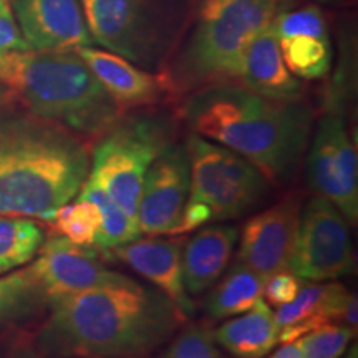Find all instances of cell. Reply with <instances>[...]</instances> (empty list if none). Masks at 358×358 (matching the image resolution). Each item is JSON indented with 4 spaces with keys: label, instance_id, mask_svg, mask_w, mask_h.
Returning a JSON list of instances; mask_svg holds the SVG:
<instances>
[{
    "label": "cell",
    "instance_id": "cell-18",
    "mask_svg": "<svg viewBox=\"0 0 358 358\" xmlns=\"http://www.w3.org/2000/svg\"><path fill=\"white\" fill-rule=\"evenodd\" d=\"M271 25V24H268ZM237 83L272 100H302L303 83L285 66L271 27L261 30L245 45Z\"/></svg>",
    "mask_w": 358,
    "mask_h": 358
},
{
    "label": "cell",
    "instance_id": "cell-24",
    "mask_svg": "<svg viewBox=\"0 0 358 358\" xmlns=\"http://www.w3.org/2000/svg\"><path fill=\"white\" fill-rule=\"evenodd\" d=\"M282 58L290 73L299 80L324 78L332 66V42L312 35L277 38Z\"/></svg>",
    "mask_w": 358,
    "mask_h": 358
},
{
    "label": "cell",
    "instance_id": "cell-9",
    "mask_svg": "<svg viewBox=\"0 0 358 358\" xmlns=\"http://www.w3.org/2000/svg\"><path fill=\"white\" fill-rule=\"evenodd\" d=\"M337 87L308 143L306 179L313 194L330 201L350 226L358 221V158Z\"/></svg>",
    "mask_w": 358,
    "mask_h": 358
},
{
    "label": "cell",
    "instance_id": "cell-29",
    "mask_svg": "<svg viewBox=\"0 0 358 358\" xmlns=\"http://www.w3.org/2000/svg\"><path fill=\"white\" fill-rule=\"evenodd\" d=\"M163 358H229L224 355L214 338L213 329L204 324H191L169 340Z\"/></svg>",
    "mask_w": 358,
    "mask_h": 358
},
{
    "label": "cell",
    "instance_id": "cell-12",
    "mask_svg": "<svg viewBox=\"0 0 358 358\" xmlns=\"http://www.w3.org/2000/svg\"><path fill=\"white\" fill-rule=\"evenodd\" d=\"M191 168L185 143L173 141L148 169L136 206L145 236H171L189 198Z\"/></svg>",
    "mask_w": 358,
    "mask_h": 358
},
{
    "label": "cell",
    "instance_id": "cell-5",
    "mask_svg": "<svg viewBox=\"0 0 358 358\" xmlns=\"http://www.w3.org/2000/svg\"><path fill=\"white\" fill-rule=\"evenodd\" d=\"M277 8V0H199L168 70H163L173 95L237 83L245 45L268 27Z\"/></svg>",
    "mask_w": 358,
    "mask_h": 358
},
{
    "label": "cell",
    "instance_id": "cell-4",
    "mask_svg": "<svg viewBox=\"0 0 358 358\" xmlns=\"http://www.w3.org/2000/svg\"><path fill=\"white\" fill-rule=\"evenodd\" d=\"M0 83L13 105L85 140H96L123 115L75 50L3 53Z\"/></svg>",
    "mask_w": 358,
    "mask_h": 358
},
{
    "label": "cell",
    "instance_id": "cell-23",
    "mask_svg": "<svg viewBox=\"0 0 358 358\" xmlns=\"http://www.w3.org/2000/svg\"><path fill=\"white\" fill-rule=\"evenodd\" d=\"M48 307L29 267L0 275V325L22 322Z\"/></svg>",
    "mask_w": 358,
    "mask_h": 358
},
{
    "label": "cell",
    "instance_id": "cell-7",
    "mask_svg": "<svg viewBox=\"0 0 358 358\" xmlns=\"http://www.w3.org/2000/svg\"><path fill=\"white\" fill-rule=\"evenodd\" d=\"M174 134L176 124L163 111L123 113L96 138L87 179L136 219L138 198L148 169L164 148L176 141Z\"/></svg>",
    "mask_w": 358,
    "mask_h": 358
},
{
    "label": "cell",
    "instance_id": "cell-1",
    "mask_svg": "<svg viewBox=\"0 0 358 358\" xmlns=\"http://www.w3.org/2000/svg\"><path fill=\"white\" fill-rule=\"evenodd\" d=\"M48 308L32 343L55 358L150 357L186 320L166 295L136 280L66 295Z\"/></svg>",
    "mask_w": 358,
    "mask_h": 358
},
{
    "label": "cell",
    "instance_id": "cell-15",
    "mask_svg": "<svg viewBox=\"0 0 358 358\" xmlns=\"http://www.w3.org/2000/svg\"><path fill=\"white\" fill-rule=\"evenodd\" d=\"M279 343H292L317 327L337 322L357 330V295L335 280L303 282L292 302L274 312Z\"/></svg>",
    "mask_w": 358,
    "mask_h": 358
},
{
    "label": "cell",
    "instance_id": "cell-37",
    "mask_svg": "<svg viewBox=\"0 0 358 358\" xmlns=\"http://www.w3.org/2000/svg\"><path fill=\"white\" fill-rule=\"evenodd\" d=\"M2 274H7V272H6V271H3V268H2V266H0V275H2Z\"/></svg>",
    "mask_w": 358,
    "mask_h": 358
},
{
    "label": "cell",
    "instance_id": "cell-34",
    "mask_svg": "<svg viewBox=\"0 0 358 358\" xmlns=\"http://www.w3.org/2000/svg\"><path fill=\"white\" fill-rule=\"evenodd\" d=\"M267 358H303L301 350H299L295 343H282L280 348L275 352H271Z\"/></svg>",
    "mask_w": 358,
    "mask_h": 358
},
{
    "label": "cell",
    "instance_id": "cell-26",
    "mask_svg": "<svg viewBox=\"0 0 358 358\" xmlns=\"http://www.w3.org/2000/svg\"><path fill=\"white\" fill-rule=\"evenodd\" d=\"M48 222L55 226L60 236L80 245L95 244L101 227L100 211L96 206L80 198L75 203L70 201L69 204L58 208Z\"/></svg>",
    "mask_w": 358,
    "mask_h": 358
},
{
    "label": "cell",
    "instance_id": "cell-8",
    "mask_svg": "<svg viewBox=\"0 0 358 358\" xmlns=\"http://www.w3.org/2000/svg\"><path fill=\"white\" fill-rule=\"evenodd\" d=\"M191 168L189 198L211 209L213 222L237 219L257 208L271 182L244 156L189 133L185 141Z\"/></svg>",
    "mask_w": 358,
    "mask_h": 358
},
{
    "label": "cell",
    "instance_id": "cell-14",
    "mask_svg": "<svg viewBox=\"0 0 358 358\" xmlns=\"http://www.w3.org/2000/svg\"><path fill=\"white\" fill-rule=\"evenodd\" d=\"M29 50L64 52L93 45L80 0H10Z\"/></svg>",
    "mask_w": 358,
    "mask_h": 358
},
{
    "label": "cell",
    "instance_id": "cell-25",
    "mask_svg": "<svg viewBox=\"0 0 358 358\" xmlns=\"http://www.w3.org/2000/svg\"><path fill=\"white\" fill-rule=\"evenodd\" d=\"M43 241L42 227L34 219L0 216V266L6 272L27 266Z\"/></svg>",
    "mask_w": 358,
    "mask_h": 358
},
{
    "label": "cell",
    "instance_id": "cell-2",
    "mask_svg": "<svg viewBox=\"0 0 358 358\" xmlns=\"http://www.w3.org/2000/svg\"><path fill=\"white\" fill-rule=\"evenodd\" d=\"M313 116L303 100H272L241 83L196 90L181 106L191 133L244 156L271 185H284L297 171L310 143Z\"/></svg>",
    "mask_w": 358,
    "mask_h": 358
},
{
    "label": "cell",
    "instance_id": "cell-39",
    "mask_svg": "<svg viewBox=\"0 0 358 358\" xmlns=\"http://www.w3.org/2000/svg\"><path fill=\"white\" fill-rule=\"evenodd\" d=\"M138 358H150V357H138Z\"/></svg>",
    "mask_w": 358,
    "mask_h": 358
},
{
    "label": "cell",
    "instance_id": "cell-33",
    "mask_svg": "<svg viewBox=\"0 0 358 358\" xmlns=\"http://www.w3.org/2000/svg\"><path fill=\"white\" fill-rule=\"evenodd\" d=\"M0 358H55L47 357L40 353L34 347L32 342H25V340H13L12 343L0 352Z\"/></svg>",
    "mask_w": 358,
    "mask_h": 358
},
{
    "label": "cell",
    "instance_id": "cell-30",
    "mask_svg": "<svg viewBox=\"0 0 358 358\" xmlns=\"http://www.w3.org/2000/svg\"><path fill=\"white\" fill-rule=\"evenodd\" d=\"M303 282L301 277H297L290 271H280L267 277L264 284V301L271 307H280L285 303L292 302L297 294L301 292Z\"/></svg>",
    "mask_w": 358,
    "mask_h": 358
},
{
    "label": "cell",
    "instance_id": "cell-13",
    "mask_svg": "<svg viewBox=\"0 0 358 358\" xmlns=\"http://www.w3.org/2000/svg\"><path fill=\"white\" fill-rule=\"evenodd\" d=\"M301 211V198L289 196L248 219L237 239L236 262L264 279L275 272L289 271Z\"/></svg>",
    "mask_w": 358,
    "mask_h": 358
},
{
    "label": "cell",
    "instance_id": "cell-20",
    "mask_svg": "<svg viewBox=\"0 0 358 358\" xmlns=\"http://www.w3.org/2000/svg\"><path fill=\"white\" fill-rule=\"evenodd\" d=\"M217 345L234 358H264L279 345V327L264 297L250 310L213 330Z\"/></svg>",
    "mask_w": 358,
    "mask_h": 358
},
{
    "label": "cell",
    "instance_id": "cell-19",
    "mask_svg": "<svg viewBox=\"0 0 358 358\" xmlns=\"http://www.w3.org/2000/svg\"><path fill=\"white\" fill-rule=\"evenodd\" d=\"M239 229L232 224H213L201 227L185 241L182 248V282L187 295L211 290L232 261Z\"/></svg>",
    "mask_w": 358,
    "mask_h": 358
},
{
    "label": "cell",
    "instance_id": "cell-3",
    "mask_svg": "<svg viewBox=\"0 0 358 358\" xmlns=\"http://www.w3.org/2000/svg\"><path fill=\"white\" fill-rule=\"evenodd\" d=\"M88 140L17 105L0 108V216L45 219L77 198L90 171Z\"/></svg>",
    "mask_w": 358,
    "mask_h": 358
},
{
    "label": "cell",
    "instance_id": "cell-28",
    "mask_svg": "<svg viewBox=\"0 0 358 358\" xmlns=\"http://www.w3.org/2000/svg\"><path fill=\"white\" fill-rule=\"evenodd\" d=\"M357 330L330 322L295 340V345L303 358H342L348 350Z\"/></svg>",
    "mask_w": 358,
    "mask_h": 358
},
{
    "label": "cell",
    "instance_id": "cell-22",
    "mask_svg": "<svg viewBox=\"0 0 358 358\" xmlns=\"http://www.w3.org/2000/svg\"><path fill=\"white\" fill-rule=\"evenodd\" d=\"M77 198L90 201L98 208L101 217V227L98 237L93 244L101 256L108 257V254L118 245H123L129 241L141 236L136 219L124 213L113 199L92 181H85L80 187Z\"/></svg>",
    "mask_w": 358,
    "mask_h": 358
},
{
    "label": "cell",
    "instance_id": "cell-36",
    "mask_svg": "<svg viewBox=\"0 0 358 358\" xmlns=\"http://www.w3.org/2000/svg\"><path fill=\"white\" fill-rule=\"evenodd\" d=\"M343 358H358V353H357V347H353V348H352V350H350V352H348V353H347V355H345V357H343Z\"/></svg>",
    "mask_w": 358,
    "mask_h": 358
},
{
    "label": "cell",
    "instance_id": "cell-17",
    "mask_svg": "<svg viewBox=\"0 0 358 358\" xmlns=\"http://www.w3.org/2000/svg\"><path fill=\"white\" fill-rule=\"evenodd\" d=\"M95 75L106 93L123 111L158 105L173 96L163 71H148L105 48L80 47L75 50Z\"/></svg>",
    "mask_w": 358,
    "mask_h": 358
},
{
    "label": "cell",
    "instance_id": "cell-38",
    "mask_svg": "<svg viewBox=\"0 0 358 358\" xmlns=\"http://www.w3.org/2000/svg\"><path fill=\"white\" fill-rule=\"evenodd\" d=\"M277 2H284V0H277ZM319 2H330V0H319Z\"/></svg>",
    "mask_w": 358,
    "mask_h": 358
},
{
    "label": "cell",
    "instance_id": "cell-11",
    "mask_svg": "<svg viewBox=\"0 0 358 358\" xmlns=\"http://www.w3.org/2000/svg\"><path fill=\"white\" fill-rule=\"evenodd\" d=\"M29 271L48 303L66 295L134 280L106 267L93 245L75 244L60 234L43 241Z\"/></svg>",
    "mask_w": 358,
    "mask_h": 358
},
{
    "label": "cell",
    "instance_id": "cell-6",
    "mask_svg": "<svg viewBox=\"0 0 358 358\" xmlns=\"http://www.w3.org/2000/svg\"><path fill=\"white\" fill-rule=\"evenodd\" d=\"M93 45L148 71L166 70L194 0H80Z\"/></svg>",
    "mask_w": 358,
    "mask_h": 358
},
{
    "label": "cell",
    "instance_id": "cell-27",
    "mask_svg": "<svg viewBox=\"0 0 358 358\" xmlns=\"http://www.w3.org/2000/svg\"><path fill=\"white\" fill-rule=\"evenodd\" d=\"M268 27L275 38L292 37V35L330 38L327 17L317 3H303L301 7L285 8V10L277 8L274 19Z\"/></svg>",
    "mask_w": 358,
    "mask_h": 358
},
{
    "label": "cell",
    "instance_id": "cell-35",
    "mask_svg": "<svg viewBox=\"0 0 358 358\" xmlns=\"http://www.w3.org/2000/svg\"><path fill=\"white\" fill-rule=\"evenodd\" d=\"M12 96L10 93H8V90L3 87L2 83H0V108H3V106L7 105H12Z\"/></svg>",
    "mask_w": 358,
    "mask_h": 358
},
{
    "label": "cell",
    "instance_id": "cell-31",
    "mask_svg": "<svg viewBox=\"0 0 358 358\" xmlns=\"http://www.w3.org/2000/svg\"><path fill=\"white\" fill-rule=\"evenodd\" d=\"M29 50L24 37H22L19 24L10 0H0V55L8 52Z\"/></svg>",
    "mask_w": 358,
    "mask_h": 358
},
{
    "label": "cell",
    "instance_id": "cell-10",
    "mask_svg": "<svg viewBox=\"0 0 358 358\" xmlns=\"http://www.w3.org/2000/svg\"><path fill=\"white\" fill-rule=\"evenodd\" d=\"M355 268L350 222L335 206L313 194L302 204L289 271L306 282H329Z\"/></svg>",
    "mask_w": 358,
    "mask_h": 358
},
{
    "label": "cell",
    "instance_id": "cell-21",
    "mask_svg": "<svg viewBox=\"0 0 358 358\" xmlns=\"http://www.w3.org/2000/svg\"><path fill=\"white\" fill-rule=\"evenodd\" d=\"M266 279L243 264L234 262L219 284L213 285L206 312L209 319L226 320L248 312L262 299Z\"/></svg>",
    "mask_w": 358,
    "mask_h": 358
},
{
    "label": "cell",
    "instance_id": "cell-32",
    "mask_svg": "<svg viewBox=\"0 0 358 358\" xmlns=\"http://www.w3.org/2000/svg\"><path fill=\"white\" fill-rule=\"evenodd\" d=\"M209 222H213L211 209H209L204 203H199V201L187 198L185 208H182L181 216H179L176 227H174L171 232V236H182V234H187V232L198 231L201 227L208 226Z\"/></svg>",
    "mask_w": 358,
    "mask_h": 358
},
{
    "label": "cell",
    "instance_id": "cell-16",
    "mask_svg": "<svg viewBox=\"0 0 358 358\" xmlns=\"http://www.w3.org/2000/svg\"><path fill=\"white\" fill-rule=\"evenodd\" d=\"M182 248L185 239L179 236H140L115 248L108 257L118 259L138 272L143 279L151 282L155 289L166 295L187 320L194 315L196 306L187 295L182 282Z\"/></svg>",
    "mask_w": 358,
    "mask_h": 358
}]
</instances>
